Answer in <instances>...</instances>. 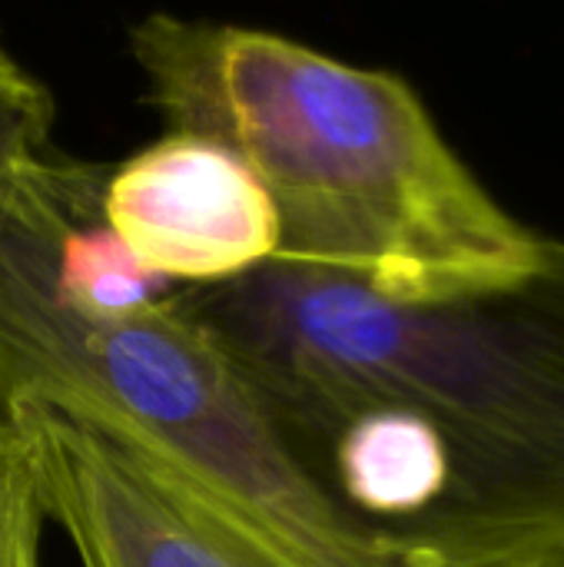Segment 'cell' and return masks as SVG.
Segmentation results:
<instances>
[{
  "mask_svg": "<svg viewBox=\"0 0 564 567\" xmlns=\"http://www.w3.org/2000/svg\"><path fill=\"white\" fill-rule=\"evenodd\" d=\"M176 299L299 452L366 412L435 435L449 508L402 567H564L562 236L509 282L425 302L286 262Z\"/></svg>",
  "mask_w": 564,
  "mask_h": 567,
  "instance_id": "6da1fadb",
  "label": "cell"
},
{
  "mask_svg": "<svg viewBox=\"0 0 564 567\" xmlns=\"http://www.w3.org/2000/svg\"><path fill=\"white\" fill-rule=\"evenodd\" d=\"M130 56L170 133L216 140L259 176L279 216L273 262L425 302L509 282L548 243L489 193L392 70L176 13L136 20Z\"/></svg>",
  "mask_w": 564,
  "mask_h": 567,
  "instance_id": "7a4b0ae2",
  "label": "cell"
},
{
  "mask_svg": "<svg viewBox=\"0 0 564 567\" xmlns=\"http://www.w3.org/2000/svg\"><path fill=\"white\" fill-rule=\"evenodd\" d=\"M66 169L40 156L0 203V412L43 402L90 422L269 567H402L176 292L123 322H83L53 299Z\"/></svg>",
  "mask_w": 564,
  "mask_h": 567,
  "instance_id": "3957f363",
  "label": "cell"
},
{
  "mask_svg": "<svg viewBox=\"0 0 564 567\" xmlns=\"http://www.w3.org/2000/svg\"><path fill=\"white\" fill-rule=\"evenodd\" d=\"M3 412L23 432L43 518L80 567H269L90 422L43 402Z\"/></svg>",
  "mask_w": 564,
  "mask_h": 567,
  "instance_id": "277c9868",
  "label": "cell"
},
{
  "mask_svg": "<svg viewBox=\"0 0 564 567\" xmlns=\"http://www.w3.org/2000/svg\"><path fill=\"white\" fill-rule=\"evenodd\" d=\"M100 209L136 262L170 286H223L279 249V216L259 176L229 146L193 133H166L113 166Z\"/></svg>",
  "mask_w": 564,
  "mask_h": 567,
  "instance_id": "5b68a950",
  "label": "cell"
},
{
  "mask_svg": "<svg viewBox=\"0 0 564 567\" xmlns=\"http://www.w3.org/2000/svg\"><path fill=\"white\" fill-rule=\"evenodd\" d=\"M50 90L10 53L0 33V203L17 173L40 159L53 126Z\"/></svg>",
  "mask_w": 564,
  "mask_h": 567,
  "instance_id": "8992f818",
  "label": "cell"
},
{
  "mask_svg": "<svg viewBox=\"0 0 564 567\" xmlns=\"http://www.w3.org/2000/svg\"><path fill=\"white\" fill-rule=\"evenodd\" d=\"M43 502L17 422L0 412V567H40Z\"/></svg>",
  "mask_w": 564,
  "mask_h": 567,
  "instance_id": "52a82bcc",
  "label": "cell"
}]
</instances>
